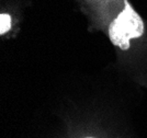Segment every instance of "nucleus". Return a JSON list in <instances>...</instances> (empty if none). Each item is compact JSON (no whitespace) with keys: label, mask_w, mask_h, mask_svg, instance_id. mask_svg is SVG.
<instances>
[{"label":"nucleus","mask_w":147,"mask_h":138,"mask_svg":"<svg viewBox=\"0 0 147 138\" xmlns=\"http://www.w3.org/2000/svg\"><path fill=\"white\" fill-rule=\"evenodd\" d=\"M144 33V23L138 13L133 10L127 0H125V8L117 18L110 24L109 36L115 46L126 50L129 48V41L137 38Z\"/></svg>","instance_id":"1"},{"label":"nucleus","mask_w":147,"mask_h":138,"mask_svg":"<svg viewBox=\"0 0 147 138\" xmlns=\"http://www.w3.org/2000/svg\"><path fill=\"white\" fill-rule=\"evenodd\" d=\"M11 28V18L9 14L2 13L0 15V34H5Z\"/></svg>","instance_id":"2"},{"label":"nucleus","mask_w":147,"mask_h":138,"mask_svg":"<svg viewBox=\"0 0 147 138\" xmlns=\"http://www.w3.org/2000/svg\"><path fill=\"white\" fill-rule=\"evenodd\" d=\"M88 138H90V137H88Z\"/></svg>","instance_id":"3"}]
</instances>
